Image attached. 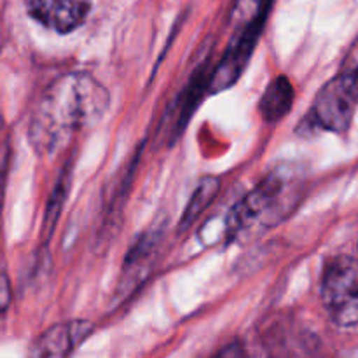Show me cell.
<instances>
[{"instance_id": "1", "label": "cell", "mask_w": 358, "mask_h": 358, "mask_svg": "<svg viewBox=\"0 0 358 358\" xmlns=\"http://www.w3.org/2000/svg\"><path fill=\"white\" fill-rule=\"evenodd\" d=\"M110 105L107 87L87 72L56 79L38 100L28 126V138L38 154L63 149L73 135L96 124Z\"/></svg>"}, {"instance_id": "2", "label": "cell", "mask_w": 358, "mask_h": 358, "mask_svg": "<svg viewBox=\"0 0 358 358\" xmlns=\"http://www.w3.org/2000/svg\"><path fill=\"white\" fill-rule=\"evenodd\" d=\"M304 196V177L296 166H278L262 178L231 212L233 238L255 236L289 219Z\"/></svg>"}, {"instance_id": "3", "label": "cell", "mask_w": 358, "mask_h": 358, "mask_svg": "<svg viewBox=\"0 0 358 358\" xmlns=\"http://www.w3.org/2000/svg\"><path fill=\"white\" fill-rule=\"evenodd\" d=\"M320 297L331 320L339 327L358 324V261L336 257L325 266Z\"/></svg>"}, {"instance_id": "4", "label": "cell", "mask_w": 358, "mask_h": 358, "mask_svg": "<svg viewBox=\"0 0 358 358\" xmlns=\"http://www.w3.org/2000/svg\"><path fill=\"white\" fill-rule=\"evenodd\" d=\"M358 105V76L339 72L322 86L315 98L310 124L332 133H346Z\"/></svg>"}, {"instance_id": "5", "label": "cell", "mask_w": 358, "mask_h": 358, "mask_svg": "<svg viewBox=\"0 0 358 358\" xmlns=\"http://www.w3.org/2000/svg\"><path fill=\"white\" fill-rule=\"evenodd\" d=\"M264 23H255L250 27L238 28L233 42L227 48L226 55L220 59L219 65L213 69L208 76V93H220L224 90H229L234 83L241 77V73L247 69L250 62L254 49L257 45L259 35H261Z\"/></svg>"}, {"instance_id": "6", "label": "cell", "mask_w": 358, "mask_h": 358, "mask_svg": "<svg viewBox=\"0 0 358 358\" xmlns=\"http://www.w3.org/2000/svg\"><path fill=\"white\" fill-rule=\"evenodd\" d=\"M28 14L58 34H70L86 20L90 3L84 0H27Z\"/></svg>"}, {"instance_id": "7", "label": "cell", "mask_w": 358, "mask_h": 358, "mask_svg": "<svg viewBox=\"0 0 358 358\" xmlns=\"http://www.w3.org/2000/svg\"><path fill=\"white\" fill-rule=\"evenodd\" d=\"M94 331V325L87 320H72L55 325L41 336L31 355L35 357H66L79 345H83Z\"/></svg>"}, {"instance_id": "8", "label": "cell", "mask_w": 358, "mask_h": 358, "mask_svg": "<svg viewBox=\"0 0 358 358\" xmlns=\"http://www.w3.org/2000/svg\"><path fill=\"white\" fill-rule=\"evenodd\" d=\"M294 86L285 76H278L269 83L259 101V112L268 122L282 121L294 103Z\"/></svg>"}, {"instance_id": "9", "label": "cell", "mask_w": 358, "mask_h": 358, "mask_svg": "<svg viewBox=\"0 0 358 358\" xmlns=\"http://www.w3.org/2000/svg\"><path fill=\"white\" fill-rule=\"evenodd\" d=\"M220 191V180L215 177H205L198 184L196 191L192 192L191 199L187 203V208H185L184 215H182L180 226L178 229L185 231L196 222L199 215L212 205V201L215 199V196Z\"/></svg>"}, {"instance_id": "10", "label": "cell", "mask_w": 358, "mask_h": 358, "mask_svg": "<svg viewBox=\"0 0 358 358\" xmlns=\"http://www.w3.org/2000/svg\"><path fill=\"white\" fill-rule=\"evenodd\" d=\"M271 3L273 0H234L231 21L236 30L255 23H266Z\"/></svg>"}, {"instance_id": "11", "label": "cell", "mask_w": 358, "mask_h": 358, "mask_svg": "<svg viewBox=\"0 0 358 358\" xmlns=\"http://www.w3.org/2000/svg\"><path fill=\"white\" fill-rule=\"evenodd\" d=\"M70 166H66L65 170H63V173L59 175V180H58V185L55 187V192H52L51 199H49V205L48 208H45V215H44V234L45 236H49L52 231V226L56 224V220H58V215L59 212H62L63 208V203H65L66 199V192H69V184H70Z\"/></svg>"}, {"instance_id": "12", "label": "cell", "mask_w": 358, "mask_h": 358, "mask_svg": "<svg viewBox=\"0 0 358 358\" xmlns=\"http://www.w3.org/2000/svg\"><path fill=\"white\" fill-rule=\"evenodd\" d=\"M341 72L355 73V76H358V38L353 42V45L350 48V51L346 52L345 59H343Z\"/></svg>"}, {"instance_id": "13", "label": "cell", "mask_w": 358, "mask_h": 358, "mask_svg": "<svg viewBox=\"0 0 358 358\" xmlns=\"http://www.w3.org/2000/svg\"><path fill=\"white\" fill-rule=\"evenodd\" d=\"M219 355H220V357H229V355L238 357V355H245V352H243V348H241L240 343H238V345H236V343H233V345H231L229 348L220 350Z\"/></svg>"}, {"instance_id": "14", "label": "cell", "mask_w": 358, "mask_h": 358, "mask_svg": "<svg viewBox=\"0 0 358 358\" xmlns=\"http://www.w3.org/2000/svg\"><path fill=\"white\" fill-rule=\"evenodd\" d=\"M3 285H2V294H3V297H2V306H3V310H6L7 308V304H9V278H7V273H3Z\"/></svg>"}]
</instances>
